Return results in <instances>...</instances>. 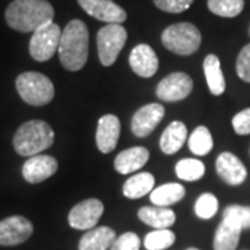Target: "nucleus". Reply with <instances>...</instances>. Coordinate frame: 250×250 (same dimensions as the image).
Wrapping results in <instances>:
<instances>
[{
	"label": "nucleus",
	"instance_id": "6ab92c4d",
	"mask_svg": "<svg viewBox=\"0 0 250 250\" xmlns=\"http://www.w3.org/2000/svg\"><path fill=\"white\" fill-rule=\"evenodd\" d=\"M138 217L142 223L153 227L154 229H166L175 223V213L168 207L146 206L138 211Z\"/></svg>",
	"mask_w": 250,
	"mask_h": 250
},
{
	"label": "nucleus",
	"instance_id": "393cba45",
	"mask_svg": "<svg viewBox=\"0 0 250 250\" xmlns=\"http://www.w3.org/2000/svg\"><path fill=\"white\" fill-rule=\"evenodd\" d=\"M188 145L193 154L206 156L213 150L214 142H213V136H211V132L208 131V128L200 125V126L195 128L193 132L190 134Z\"/></svg>",
	"mask_w": 250,
	"mask_h": 250
},
{
	"label": "nucleus",
	"instance_id": "a878e982",
	"mask_svg": "<svg viewBox=\"0 0 250 250\" xmlns=\"http://www.w3.org/2000/svg\"><path fill=\"white\" fill-rule=\"evenodd\" d=\"M207 7L218 17L233 18L242 13L245 0H207Z\"/></svg>",
	"mask_w": 250,
	"mask_h": 250
},
{
	"label": "nucleus",
	"instance_id": "423d86ee",
	"mask_svg": "<svg viewBox=\"0 0 250 250\" xmlns=\"http://www.w3.org/2000/svg\"><path fill=\"white\" fill-rule=\"evenodd\" d=\"M62 28L54 21H50L35 32L29 41V54L36 62H47L59 52V45L62 39Z\"/></svg>",
	"mask_w": 250,
	"mask_h": 250
},
{
	"label": "nucleus",
	"instance_id": "c85d7f7f",
	"mask_svg": "<svg viewBox=\"0 0 250 250\" xmlns=\"http://www.w3.org/2000/svg\"><path fill=\"white\" fill-rule=\"evenodd\" d=\"M224 220H228L235 225L241 227L242 229L250 228V206L232 205L225 207L223 213Z\"/></svg>",
	"mask_w": 250,
	"mask_h": 250
},
{
	"label": "nucleus",
	"instance_id": "4468645a",
	"mask_svg": "<svg viewBox=\"0 0 250 250\" xmlns=\"http://www.w3.org/2000/svg\"><path fill=\"white\" fill-rule=\"evenodd\" d=\"M59 163L52 156L36 154L29 157L22 166V177L29 184H39L56 174Z\"/></svg>",
	"mask_w": 250,
	"mask_h": 250
},
{
	"label": "nucleus",
	"instance_id": "2eb2a0df",
	"mask_svg": "<svg viewBox=\"0 0 250 250\" xmlns=\"http://www.w3.org/2000/svg\"><path fill=\"white\" fill-rule=\"evenodd\" d=\"M129 65L138 77L150 78L159 70V59L152 46L139 43L129 53Z\"/></svg>",
	"mask_w": 250,
	"mask_h": 250
},
{
	"label": "nucleus",
	"instance_id": "cd10ccee",
	"mask_svg": "<svg viewBox=\"0 0 250 250\" xmlns=\"http://www.w3.org/2000/svg\"><path fill=\"white\" fill-rule=\"evenodd\" d=\"M174 242H175V233L168 228H166V229H154L147 233L143 241V245L147 250H164L172 246Z\"/></svg>",
	"mask_w": 250,
	"mask_h": 250
},
{
	"label": "nucleus",
	"instance_id": "2f4dec72",
	"mask_svg": "<svg viewBox=\"0 0 250 250\" xmlns=\"http://www.w3.org/2000/svg\"><path fill=\"white\" fill-rule=\"evenodd\" d=\"M236 74L242 81L250 83V43L243 46L236 59Z\"/></svg>",
	"mask_w": 250,
	"mask_h": 250
},
{
	"label": "nucleus",
	"instance_id": "0eeeda50",
	"mask_svg": "<svg viewBox=\"0 0 250 250\" xmlns=\"http://www.w3.org/2000/svg\"><path fill=\"white\" fill-rule=\"evenodd\" d=\"M126 38V29L121 24H107L99 29L96 38L99 60L104 67H110L116 62L118 54L124 49Z\"/></svg>",
	"mask_w": 250,
	"mask_h": 250
},
{
	"label": "nucleus",
	"instance_id": "7c9ffc66",
	"mask_svg": "<svg viewBox=\"0 0 250 250\" xmlns=\"http://www.w3.org/2000/svg\"><path fill=\"white\" fill-rule=\"evenodd\" d=\"M193 1L195 0H153L156 7L171 14H178L185 11L193 4Z\"/></svg>",
	"mask_w": 250,
	"mask_h": 250
},
{
	"label": "nucleus",
	"instance_id": "9b49d317",
	"mask_svg": "<svg viewBox=\"0 0 250 250\" xmlns=\"http://www.w3.org/2000/svg\"><path fill=\"white\" fill-rule=\"evenodd\" d=\"M78 4L88 16L107 24H123L126 20L125 10L113 0H78Z\"/></svg>",
	"mask_w": 250,
	"mask_h": 250
},
{
	"label": "nucleus",
	"instance_id": "412c9836",
	"mask_svg": "<svg viewBox=\"0 0 250 250\" xmlns=\"http://www.w3.org/2000/svg\"><path fill=\"white\" fill-rule=\"evenodd\" d=\"M203 71H205L206 82L208 90L214 96H221L225 92V78H224L221 62L215 54H207L203 62Z\"/></svg>",
	"mask_w": 250,
	"mask_h": 250
},
{
	"label": "nucleus",
	"instance_id": "f704fd0d",
	"mask_svg": "<svg viewBox=\"0 0 250 250\" xmlns=\"http://www.w3.org/2000/svg\"><path fill=\"white\" fill-rule=\"evenodd\" d=\"M187 250H199V249H196V248H189V249H187Z\"/></svg>",
	"mask_w": 250,
	"mask_h": 250
},
{
	"label": "nucleus",
	"instance_id": "f3484780",
	"mask_svg": "<svg viewBox=\"0 0 250 250\" xmlns=\"http://www.w3.org/2000/svg\"><path fill=\"white\" fill-rule=\"evenodd\" d=\"M147 160H149V150L142 146H135V147L126 149L117 156L114 160V168L117 172L126 175L142 168Z\"/></svg>",
	"mask_w": 250,
	"mask_h": 250
},
{
	"label": "nucleus",
	"instance_id": "473e14b6",
	"mask_svg": "<svg viewBox=\"0 0 250 250\" xmlns=\"http://www.w3.org/2000/svg\"><path fill=\"white\" fill-rule=\"evenodd\" d=\"M141 249V238L135 232H125L118 236L110 250H139Z\"/></svg>",
	"mask_w": 250,
	"mask_h": 250
},
{
	"label": "nucleus",
	"instance_id": "dca6fc26",
	"mask_svg": "<svg viewBox=\"0 0 250 250\" xmlns=\"http://www.w3.org/2000/svg\"><path fill=\"white\" fill-rule=\"evenodd\" d=\"M121 132L120 120L114 114H106L98 121L96 146L102 153H111L116 149Z\"/></svg>",
	"mask_w": 250,
	"mask_h": 250
},
{
	"label": "nucleus",
	"instance_id": "4be33fe9",
	"mask_svg": "<svg viewBox=\"0 0 250 250\" xmlns=\"http://www.w3.org/2000/svg\"><path fill=\"white\" fill-rule=\"evenodd\" d=\"M242 231L243 229L241 227L223 218V221L215 231L214 242H213L214 250H236Z\"/></svg>",
	"mask_w": 250,
	"mask_h": 250
},
{
	"label": "nucleus",
	"instance_id": "f03ea898",
	"mask_svg": "<svg viewBox=\"0 0 250 250\" xmlns=\"http://www.w3.org/2000/svg\"><path fill=\"white\" fill-rule=\"evenodd\" d=\"M89 56V31L81 20H71L62 29L59 57L62 65L68 71H80Z\"/></svg>",
	"mask_w": 250,
	"mask_h": 250
},
{
	"label": "nucleus",
	"instance_id": "c9c22d12",
	"mask_svg": "<svg viewBox=\"0 0 250 250\" xmlns=\"http://www.w3.org/2000/svg\"><path fill=\"white\" fill-rule=\"evenodd\" d=\"M249 36H250V27H249Z\"/></svg>",
	"mask_w": 250,
	"mask_h": 250
},
{
	"label": "nucleus",
	"instance_id": "a211bd4d",
	"mask_svg": "<svg viewBox=\"0 0 250 250\" xmlns=\"http://www.w3.org/2000/svg\"><path fill=\"white\" fill-rule=\"evenodd\" d=\"M116 239V231L110 227L92 228L82 235L78 250H107Z\"/></svg>",
	"mask_w": 250,
	"mask_h": 250
},
{
	"label": "nucleus",
	"instance_id": "39448f33",
	"mask_svg": "<svg viewBox=\"0 0 250 250\" xmlns=\"http://www.w3.org/2000/svg\"><path fill=\"white\" fill-rule=\"evenodd\" d=\"M16 88L21 99L31 106H45L54 98V85L41 72L28 71L20 74Z\"/></svg>",
	"mask_w": 250,
	"mask_h": 250
},
{
	"label": "nucleus",
	"instance_id": "b1692460",
	"mask_svg": "<svg viewBox=\"0 0 250 250\" xmlns=\"http://www.w3.org/2000/svg\"><path fill=\"white\" fill-rule=\"evenodd\" d=\"M185 196V188L181 184L170 182L164 184L159 188L153 189L150 192V202L153 206L159 207H168L171 205H175L181 202Z\"/></svg>",
	"mask_w": 250,
	"mask_h": 250
},
{
	"label": "nucleus",
	"instance_id": "7ed1b4c3",
	"mask_svg": "<svg viewBox=\"0 0 250 250\" xmlns=\"http://www.w3.org/2000/svg\"><path fill=\"white\" fill-rule=\"evenodd\" d=\"M54 143V131L52 126L41 120H31L21 125L14 134V150L24 157L36 156Z\"/></svg>",
	"mask_w": 250,
	"mask_h": 250
},
{
	"label": "nucleus",
	"instance_id": "bb28decb",
	"mask_svg": "<svg viewBox=\"0 0 250 250\" xmlns=\"http://www.w3.org/2000/svg\"><path fill=\"white\" fill-rule=\"evenodd\" d=\"M177 177L182 181H197L206 172L205 164L197 159H182L175 166Z\"/></svg>",
	"mask_w": 250,
	"mask_h": 250
},
{
	"label": "nucleus",
	"instance_id": "ddd939ff",
	"mask_svg": "<svg viewBox=\"0 0 250 250\" xmlns=\"http://www.w3.org/2000/svg\"><path fill=\"white\" fill-rule=\"evenodd\" d=\"M215 170L218 177L223 179L225 184L231 187H238L246 181L248 170L242 160L233 153H221L215 161Z\"/></svg>",
	"mask_w": 250,
	"mask_h": 250
},
{
	"label": "nucleus",
	"instance_id": "1a4fd4ad",
	"mask_svg": "<svg viewBox=\"0 0 250 250\" xmlns=\"http://www.w3.org/2000/svg\"><path fill=\"white\" fill-rule=\"evenodd\" d=\"M193 81L185 72H172L159 82L156 95L163 102H179L190 95Z\"/></svg>",
	"mask_w": 250,
	"mask_h": 250
},
{
	"label": "nucleus",
	"instance_id": "f257e3e1",
	"mask_svg": "<svg viewBox=\"0 0 250 250\" xmlns=\"http://www.w3.org/2000/svg\"><path fill=\"white\" fill-rule=\"evenodd\" d=\"M4 17L10 28L27 34L53 21L54 9L47 0H14L6 9Z\"/></svg>",
	"mask_w": 250,
	"mask_h": 250
},
{
	"label": "nucleus",
	"instance_id": "5701e85b",
	"mask_svg": "<svg viewBox=\"0 0 250 250\" xmlns=\"http://www.w3.org/2000/svg\"><path fill=\"white\" fill-rule=\"evenodd\" d=\"M154 177L150 172H139L126 179L123 187V193L128 199H139L150 193L154 189Z\"/></svg>",
	"mask_w": 250,
	"mask_h": 250
},
{
	"label": "nucleus",
	"instance_id": "6e6552de",
	"mask_svg": "<svg viewBox=\"0 0 250 250\" xmlns=\"http://www.w3.org/2000/svg\"><path fill=\"white\" fill-rule=\"evenodd\" d=\"M104 206L99 199H86L75 205L68 213V224L74 229L89 231L96 227V224L103 214Z\"/></svg>",
	"mask_w": 250,
	"mask_h": 250
},
{
	"label": "nucleus",
	"instance_id": "20e7f679",
	"mask_svg": "<svg viewBox=\"0 0 250 250\" xmlns=\"http://www.w3.org/2000/svg\"><path fill=\"white\" fill-rule=\"evenodd\" d=\"M161 42L172 53L190 56L202 45V34L196 25L190 22H177L163 31Z\"/></svg>",
	"mask_w": 250,
	"mask_h": 250
},
{
	"label": "nucleus",
	"instance_id": "72a5a7b5",
	"mask_svg": "<svg viewBox=\"0 0 250 250\" xmlns=\"http://www.w3.org/2000/svg\"><path fill=\"white\" fill-rule=\"evenodd\" d=\"M232 128L238 135H250V107L233 116Z\"/></svg>",
	"mask_w": 250,
	"mask_h": 250
},
{
	"label": "nucleus",
	"instance_id": "c756f323",
	"mask_svg": "<svg viewBox=\"0 0 250 250\" xmlns=\"http://www.w3.org/2000/svg\"><path fill=\"white\" fill-rule=\"evenodd\" d=\"M218 211V199L213 193H203L197 197L195 203V213L202 220L213 218Z\"/></svg>",
	"mask_w": 250,
	"mask_h": 250
},
{
	"label": "nucleus",
	"instance_id": "f8f14e48",
	"mask_svg": "<svg viewBox=\"0 0 250 250\" xmlns=\"http://www.w3.org/2000/svg\"><path fill=\"white\" fill-rule=\"evenodd\" d=\"M166 110L160 103H149L141 107L132 117L131 129L138 138H145L154 131V128L160 124Z\"/></svg>",
	"mask_w": 250,
	"mask_h": 250
},
{
	"label": "nucleus",
	"instance_id": "aec40b11",
	"mask_svg": "<svg viewBox=\"0 0 250 250\" xmlns=\"http://www.w3.org/2000/svg\"><path fill=\"white\" fill-rule=\"evenodd\" d=\"M188 138L187 125L181 121H172L161 134L160 149L164 154H175L184 146Z\"/></svg>",
	"mask_w": 250,
	"mask_h": 250
},
{
	"label": "nucleus",
	"instance_id": "9d476101",
	"mask_svg": "<svg viewBox=\"0 0 250 250\" xmlns=\"http://www.w3.org/2000/svg\"><path fill=\"white\" fill-rule=\"evenodd\" d=\"M32 223L22 215H11L0 221V246H17L31 238Z\"/></svg>",
	"mask_w": 250,
	"mask_h": 250
}]
</instances>
